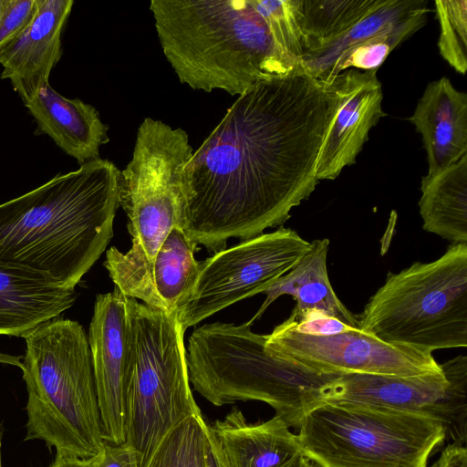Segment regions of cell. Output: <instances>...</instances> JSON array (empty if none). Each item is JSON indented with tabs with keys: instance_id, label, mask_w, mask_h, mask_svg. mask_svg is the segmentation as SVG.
<instances>
[{
	"instance_id": "4fadbf2b",
	"label": "cell",
	"mask_w": 467,
	"mask_h": 467,
	"mask_svg": "<svg viewBox=\"0 0 467 467\" xmlns=\"http://www.w3.org/2000/svg\"><path fill=\"white\" fill-rule=\"evenodd\" d=\"M335 78L341 101L320 151L317 181L334 180L345 167L354 164L369 130L386 116L377 70L349 68Z\"/></svg>"
},
{
	"instance_id": "30bf717a",
	"label": "cell",
	"mask_w": 467,
	"mask_h": 467,
	"mask_svg": "<svg viewBox=\"0 0 467 467\" xmlns=\"http://www.w3.org/2000/svg\"><path fill=\"white\" fill-rule=\"evenodd\" d=\"M309 246L296 231L280 227L200 262L194 287L177 312L182 329L185 332L220 310L263 293L290 271Z\"/></svg>"
},
{
	"instance_id": "4dcf8cb0",
	"label": "cell",
	"mask_w": 467,
	"mask_h": 467,
	"mask_svg": "<svg viewBox=\"0 0 467 467\" xmlns=\"http://www.w3.org/2000/svg\"><path fill=\"white\" fill-rule=\"evenodd\" d=\"M289 317L298 332L311 336H331L355 329L337 318L317 312L310 313L299 321H296L291 315Z\"/></svg>"
},
{
	"instance_id": "5bb4252c",
	"label": "cell",
	"mask_w": 467,
	"mask_h": 467,
	"mask_svg": "<svg viewBox=\"0 0 467 467\" xmlns=\"http://www.w3.org/2000/svg\"><path fill=\"white\" fill-rule=\"evenodd\" d=\"M73 5L72 0H36L32 19L0 57V77L11 82L23 103L49 83L62 56L61 36Z\"/></svg>"
},
{
	"instance_id": "277c9868",
	"label": "cell",
	"mask_w": 467,
	"mask_h": 467,
	"mask_svg": "<svg viewBox=\"0 0 467 467\" xmlns=\"http://www.w3.org/2000/svg\"><path fill=\"white\" fill-rule=\"evenodd\" d=\"M25 441L40 440L58 458L88 459L105 444L88 336L77 321L52 319L24 337Z\"/></svg>"
},
{
	"instance_id": "1f68e13d",
	"label": "cell",
	"mask_w": 467,
	"mask_h": 467,
	"mask_svg": "<svg viewBox=\"0 0 467 467\" xmlns=\"http://www.w3.org/2000/svg\"><path fill=\"white\" fill-rule=\"evenodd\" d=\"M92 459L93 467H139L135 451L125 443L105 442L101 451Z\"/></svg>"
},
{
	"instance_id": "5b68a950",
	"label": "cell",
	"mask_w": 467,
	"mask_h": 467,
	"mask_svg": "<svg viewBox=\"0 0 467 467\" xmlns=\"http://www.w3.org/2000/svg\"><path fill=\"white\" fill-rule=\"evenodd\" d=\"M267 335L242 325L215 322L193 330L186 351L189 379L215 406L258 400L298 430L305 416L324 402L337 374H317L265 350Z\"/></svg>"
},
{
	"instance_id": "f546056e",
	"label": "cell",
	"mask_w": 467,
	"mask_h": 467,
	"mask_svg": "<svg viewBox=\"0 0 467 467\" xmlns=\"http://www.w3.org/2000/svg\"><path fill=\"white\" fill-rule=\"evenodd\" d=\"M36 0H0V57L32 19Z\"/></svg>"
},
{
	"instance_id": "83f0119b",
	"label": "cell",
	"mask_w": 467,
	"mask_h": 467,
	"mask_svg": "<svg viewBox=\"0 0 467 467\" xmlns=\"http://www.w3.org/2000/svg\"><path fill=\"white\" fill-rule=\"evenodd\" d=\"M441 56L457 72L467 70V0H436Z\"/></svg>"
},
{
	"instance_id": "ffe728a7",
	"label": "cell",
	"mask_w": 467,
	"mask_h": 467,
	"mask_svg": "<svg viewBox=\"0 0 467 467\" xmlns=\"http://www.w3.org/2000/svg\"><path fill=\"white\" fill-rule=\"evenodd\" d=\"M328 249L327 238L312 241L296 265L263 292L266 298L247 323L252 326L275 299L288 295L296 300L291 313L296 321L317 312L359 329L358 317L346 307L330 284L327 266Z\"/></svg>"
},
{
	"instance_id": "d6986e66",
	"label": "cell",
	"mask_w": 467,
	"mask_h": 467,
	"mask_svg": "<svg viewBox=\"0 0 467 467\" xmlns=\"http://www.w3.org/2000/svg\"><path fill=\"white\" fill-rule=\"evenodd\" d=\"M75 289H66L32 271L0 264V335L22 337L73 306Z\"/></svg>"
},
{
	"instance_id": "8992f818",
	"label": "cell",
	"mask_w": 467,
	"mask_h": 467,
	"mask_svg": "<svg viewBox=\"0 0 467 467\" xmlns=\"http://www.w3.org/2000/svg\"><path fill=\"white\" fill-rule=\"evenodd\" d=\"M192 153L182 129L151 118L140 123L132 158L119 181V205L129 218L132 246L127 253L109 248L104 262L125 296L140 298L157 251L171 228L180 226L183 173Z\"/></svg>"
},
{
	"instance_id": "7402d4cb",
	"label": "cell",
	"mask_w": 467,
	"mask_h": 467,
	"mask_svg": "<svg viewBox=\"0 0 467 467\" xmlns=\"http://www.w3.org/2000/svg\"><path fill=\"white\" fill-rule=\"evenodd\" d=\"M422 227L455 244H467V153L444 170L422 177Z\"/></svg>"
},
{
	"instance_id": "d6a6232c",
	"label": "cell",
	"mask_w": 467,
	"mask_h": 467,
	"mask_svg": "<svg viewBox=\"0 0 467 467\" xmlns=\"http://www.w3.org/2000/svg\"><path fill=\"white\" fill-rule=\"evenodd\" d=\"M430 467H467L466 446L458 443L449 444Z\"/></svg>"
},
{
	"instance_id": "484cf974",
	"label": "cell",
	"mask_w": 467,
	"mask_h": 467,
	"mask_svg": "<svg viewBox=\"0 0 467 467\" xmlns=\"http://www.w3.org/2000/svg\"><path fill=\"white\" fill-rule=\"evenodd\" d=\"M428 12V7L421 9L390 29L348 50L333 66L327 82L352 67L358 70H378L398 45L424 26Z\"/></svg>"
},
{
	"instance_id": "836d02e7",
	"label": "cell",
	"mask_w": 467,
	"mask_h": 467,
	"mask_svg": "<svg viewBox=\"0 0 467 467\" xmlns=\"http://www.w3.org/2000/svg\"><path fill=\"white\" fill-rule=\"evenodd\" d=\"M206 467H228L220 446L207 423Z\"/></svg>"
},
{
	"instance_id": "cb8c5ba5",
	"label": "cell",
	"mask_w": 467,
	"mask_h": 467,
	"mask_svg": "<svg viewBox=\"0 0 467 467\" xmlns=\"http://www.w3.org/2000/svg\"><path fill=\"white\" fill-rule=\"evenodd\" d=\"M427 0H385L384 4L364 17L338 39L312 55L302 64L315 78L327 82L337 61L353 47L374 37L414 13L427 8Z\"/></svg>"
},
{
	"instance_id": "7a4b0ae2",
	"label": "cell",
	"mask_w": 467,
	"mask_h": 467,
	"mask_svg": "<svg viewBox=\"0 0 467 467\" xmlns=\"http://www.w3.org/2000/svg\"><path fill=\"white\" fill-rule=\"evenodd\" d=\"M119 181L99 158L0 204V264L75 289L113 236Z\"/></svg>"
},
{
	"instance_id": "8d00e7d4",
	"label": "cell",
	"mask_w": 467,
	"mask_h": 467,
	"mask_svg": "<svg viewBox=\"0 0 467 467\" xmlns=\"http://www.w3.org/2000/svg\"><path fill=\"white\" fill-rule=\"evenodd\" d=\"M310 460L307 459L303 453L299 454L293 460H291L288 463H286L284 467H308Z\"/></svg>"
},
{
	"instance_id": "9a60e30c",
	"label": "cell",
	"mask_w": 467,
	"mask_h": 467,
	"mask_svg": "<svg viewBox=\"0 0 467 467\" xmlns=\"http://www.w3.org/2000/svg\"><path fill=\"white\" fill-rule=\"evenodd\" d=\"M408 119L421 134L428 175L467 153V94L456 89L447 77L427 85Z\"/></svg>"
},
{
	"instance_id": "6da1fadb",
	"label": "cell",
	"mask_w": 467,
	"mask_h": 467,
	"mask_svg": "<svg viewBox=\"0 0 467 467\" xmlns=\"http://www.w3.org/2000/svg\"><path fill=\"white\" fill-rule=\"evenodd\" d=\"M341 101L337 83L296 65L240 95L183 173L181 228L213 254L283 225L309 198Z\"/></svg>"
},
{
	"instance_id": "7c38bea8",
	"label": "cell",
	"mask_w": 467,
	"mask_h": 467,
	"mask_svg": "<svg viewBox=\"0 0 467 467\" xmlns=\"http://www.w3.org/2000/svg\"><path fill=\"white\" fill-rule=\"evenodd\" d=\"M105 442H125V405L134 362V337L126 296L115 287L98 295L88 330Z\"/></svg>"
},
{
	"instance_id": "9c48e42d",
	"label": "cell",
	"mask_w": 467,
	"mask_h": 467,
	"mask_svg": "<svg viewBox=\"0 0 467 467\" xmlns=\"http://www.w3.org/2000/svg\"><path fill=\"white\" fill-rule=\"evenodd\" d=\"M134 362L125 405V444L145 467L162 438L181 420L202 412L191 388L177 314L126 296Z\"/></svg>"
},
{
	"instance_id": "3957f363",
	"label": "cell",
	"mask_w": 467,
	"mask_h": 467,
	"mask_svg": "<svg viewBox=\"0 0 467 467\" xmlns=\"http://www.w3.org/2000/svg\"><path fill=\"white\" fill-rule=\"evenodd\" d=\"M150 9L166 59L193 89L240 96L299 64L278 47L250 0H151Z\"/></svg>"
},
{
	"instance_id": "8fae6325",
	"label": "cell",
	"mask_w": 467,
	"mask_h": 467,
	"mask_svg": "<svg viewBox=\"0 0 467 467\" xmlns=\"http://www.w3.org/2000/svg\"><path fill=\"white\" fill-rule=\"evenodd\" d=\"M265 350L317 374L410 377L441 372L432 353L385 343L359 329L331 336L298 332L288 317L267 335Z\"/></svg>"
},
{
	"instance_id": "e575fe53",
	"label": "cell",
	"mask_w": 467,
	"mask_h": 467,
	"mask_svg": "<svg viewBox=\"0 0 467 467\" xmlns=\"http://www.w3.org/2000/svg\"><path fill=\"white\" fill-rule=\"evenodd\" d=\"M49 467H93V459L58 458Z\"/></svg>"
},
{
	"instance_id": "f1b7e54d",
	"label": "cell",
	"mask_w": 467,
	"mask_h": 467,
	"mask_svg": "<svg viewBox=\"0 0 467 467\" xmlns=\"http://www.w3.org/2000/svg\"><path fill=\"white\" fill-rule=\"evenodd\" d=\"M250 3L266 23L278 47L300 63L305 49L294 0H250Z\"/></svg>"
},
{
	"instance_id": "e0dca14e",
	"label": "cell",
	"mask_w": 467,
	"mask_h": 467,
	"mask_svg": "<svg viewBox=\"0 0 467 467\" xmlns=\"http://www.w3.org/2000/svg\"><path fill=\"white\" fill-rule=\"evenodd\" d=\"M36 124V134H46L79 165L99 159V149L109 142V127L98 110L79 99H67L48 83L24 103Z\"/></svg>"
},
{
	"instance_id": "74e56055",
	"label": "cell",
	"mask_w": 467,
	"mask_h": 467,
	"mask_svg": "<svg viewBox=\"0 0 467 467\" xmlns=\"http://www.w3.org/2000/svg\"><path fill=\"white\" fill-rule=\"evenodd\" d=\"M3 434H4V427H3V424L0 423V467H2V451H1V448H2Z\"/></svg>"
},
{
	"instance_id": "ac0fdd59",
	"label": "cell",
	"mask_w": 467,
	"mask_h": 467,
	"mask_svg": "<svg viewBox=\"0 0 467 467\" xmlns=\"http://www.w3.org/2000/svg\"><path fill=\"white\" fill-rule=\"evenodd\" d=\"M208 426L228 467H284L303 453L297 433L275 415L249 423L234 407L223 420Z\"/></svg>"
},
{
	"instance_id": "d590c367",
	"label": "cell",
	"mask_w": 467,
	"mask_h": 467,
	"mask_svg": "<svg viewBox=\"0 0 467 467\" xmlns=\"http://www.w3.org/2000/svg\"><path fill=\"white\" fill-rule=\"evenodd\" d=\"M22 356H12L8 354L0 353V363L13 365L21 368Z\"/></svg>"
},
{
	"instance_id": "ba28073f",
	"label": "cell",
	"mask_w": 467,
	"mask_h": 467,
	"mask_svg": "<svg viewBox=\"0 0 467 467\" xmlns=\"http://www.w3.org/2000/svg\"><path fill=\"white\" fill-rule=\"evenodd\" d=\"M304 455L318 467H427L444 441L428 415L325 401L298 428Z\"/></svg>"
},
{
	"instance_id": "2e32d148",
	"label": "cell",
	"mask_w": 467,
	"mask_h": 467,
	"mask_svg": "<svg viewBox=\"0 0 467 467\" xmlns=\"http://www.w3.org/2000/svg\"><path fill=\"white\" fill-rule=\"evenodd\" d=\"M447 386L442 370L410 377L342 374L327 385L324 402L358 403L432 418L433 407Z\"/></svg>"
},
{
	"instance_id": "603a6c76",
	"label": "cell",
	"mask_w": 467,
	"mask_h": 467,
	"mask_svg": "<svg viewBox=\"0 0 467 467\" xmlns=\"http://www.w3.org/2000/svg\"><path fill=\"white\" fill-rule=\"evenodd\" d=\"M384 2L385 0H294L304 44V57L329 46Z\"/></svg>"
},
{
	"instance_id": "44dd1931",
	"label": "cell",
	"mask_w": 467,
	"mask_h": 467,
	"mask_svg": "<svg viewBox=\"0 0 467 467\" xmlns=\"http://www.w3.org/2000/svg\"><path fill=\"white\" fill-rule=\"evenodd\" d=\"M198 249L180 226H173L148 270L140 300L168 314H177L199 275L200 262L194 257Z\"/></svg>"
},
{
	"instance_id": "52a82bcc",
	"label": "cell",
	"mask_w": 467,
	"mask_h": 467,
	"mask_svg": "<svg viewBox=\"0 0 467 467\" xmlns=\"http://www.w3.org/2000/svg\"><path fill=\"white\" fill-rule=\"evenodd\" d=\"M358 317L359 330L390 345L428 353L466 348L467 244L389 272Z\"/></svg>"
},
{
	"instance_id": "4316f807",
	"label": "cell",
	"mask_w": 467,
	"mask_h": 467,
	"mask_svg": "<svg viewBox=\"0 0 467 467\" xmlns=\"http://www.w3.org/2000/svg\"><path fill=\"white\" fill-rule=\"evenodd\" d=\"M448 379L442 398L434 405L431 416L439 420L445 440L465 445L467 439V357L457 356L440 364Z\"/></svg>"
},
{
	"instance_id": "d4e9b609",
	"label": "cell",
	"mask_w": 467,
	"mask_h": 467,
	"mask_svg": "<svg viewBox=\"0 0 467 467\" xmlns=\"http://www.w3.org/2000/svg\"><path fill=\"white\" fill-rule=\"evenodd\" d=\"M206 443L202 412L190 415L162 438L145 467H206Z\"/></svg>"
}]
</instances>
